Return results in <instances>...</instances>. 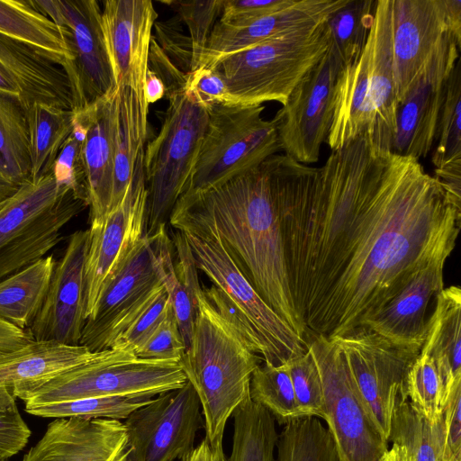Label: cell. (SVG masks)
I'll return each instance as SVG.
<instances>
[{
    "label": "cell",
    "instance_id": "obj_19",
    "mask_svg": "<svg viewBox=\"0 0 461 461\" xmlns=\"http://www.w3.org/2000/svg\"><path fill=\"white\" fill-rule=\"evenodd\" d=\"M23 461H131L124 423L112 419L57 418Z\"/></svg>",
    "mask_w": 461,
    "mask_h": 461
},
{
    "label": "cell",
    "instance_id": "obj_8",
    "mask_svg": "<svg viewBox=\"0 0 461 461\" xmlns=\"http://www.w3.org/2000/svg\"><path fill=\"white\" fill-rule=\"evenodd\" d=\"M264 109L262 104L208 108L207 126L182 195L223 183L281 149L276 123L263 118Z\"/></svg>",
    "mask_w": 461,
    "mask_h": 461
},
{
    "label": "cell",
    "instance_id": "obj_30",
    "mask_svg": "<svg viewBox=\"0 0 461 461\" xmlns=\"http://www.w3.org/2000/svg\"><path fill=\"white\" fill-rule=\"evenodd\" d=\"M56 261L46 256L0 281V318L28 330L47 296Z\"/></svg>",
    "mask_w": 461,
    "mask_h": 461
},
{
    "label": "cell",
    "instance_id": "obj_36",
    "mask_svg": "<svg viewBox=\"0 0 461 461\" xmlns=\"http://www.w3.org/2000/svg\"><path fill=\"white\" fill-rule=\"evenodd\" d=\"M377 0H348L326 21L329 51L339 72L360 57L372 27Z\"/></svg>",
    "mask_w": 461,
    "mask_h": 461
},
{
    "label": "cell",
    "instance_id": "obj_21",
    "mask_svg": "<svg viewBox=\"0 0 461 461\" xmlns=\"http://www.w3.org/2000/svg\"><path fill=\"white\" fill-rule=\"evenodd\" d=\"M0 94L26 111L36 103L72 110L63 68L32 47L0 33Z\"/></svg>",
    "mask_w": 461,
    "mask_h": 461
},
{
    "label": "cell",
    "instance_id": "obj_49",
    "mask_svg": "<svg viewBox=\"0 0 461 461\" xmlns=\"http://www.w3.org/2000/svg\"><path fill=\"white\" fill-rule=\"evenodd\" d=\"M185 347L172 306L163 321L134 350L137 357L149 360L179 362Z\"/></svg>",
    "mask_w": 461,
    "mask_h": 461
},
{
    "label": "cell",
    "instance_id": "obj_20",
    "mask_svg": "<svg viewBox=\"0 0 461 461\" xmlns=\"http://www.w3.org/2000/svg\"><path fill=\"white\" fill-rule=\"evenodd\" d=\"M348 0H296L283 10L243 24L215 23L199 67L213 68L221 59L268 40L314 27ZM198 67V68H199Z\"/></svg>",
    "mask_w": 461,
    "mask_h": 461
},
{
    "label": "cell",
    "instance_id": "obj_12",
    "mask_svg": "<svg viewBox=\"0 0 461 461\" xmlns=\"http://www.w3.org/2000/svg\"><path fill=\"white\" fill-rule=\"evenodd\" d=\"M323 392L325 420L339 461H378L389 447L372 422L336 343L323 336L307 342Z\"/></svg>",
    "mask_w": 461,
    "mask_h": 461
},
{
    "label": "cell",
    "instance_id": "obj_15",
    "mask_svg": "<svg viewBox=\"0 0 461 461\" xmlns=\"http://www.w3.org/2000/svg\"><path fill=\"white\" fill-rule=\"evenodd\" d=\"M339 69L329 49L301 78L273 118L285 154L302 164L319 160L333 120Z\"/></svg>",
    "mask_w": 461,
    "mask_h": 461
},
{
    "label": "cell",
    "instance_id": "obj_22",
    "mask_svg": "<svg viewBox=\"0 0 461 461\" xmlns=\"http://www.w3.org/2000/svg\"><path fill=\"white\" fill-rule=\"evenodd\" d=\"M446 261H436L418 272L386 304L366 319L367 328L391 343L420 353L427 335L426 312L430 299L443 287Z\"/></svg>",
    "mask_w": 461,
    "mask_h": 461
},
{
    "label": "cell",
    "instance_id": "obj_44",
    "mask_svg": "<svg viewBox=\"0 0 461 461\" xmlns=\"http://www.w3.org/2000/svg\"><path fill=\"white\" fill-rule=\"evenodd\" d=\"M406 397L431 424L441 421L443 387L433 359L420 351L411 363L406 377Z\"/></svg>",
    "mask_w": 461,
    "mask_h": 461
},
{
    "label": "cell",
    "instance_id": "obj_50",
    "mask_svg": "<svg viewBox=\"0 0 461 461\" xmlns=\"http://www.w3.org/2000/svg\"><path fill=\"white\" fill-rule=\"evenodd\" d=\"M184 90L206 109L214 104H230L226 84L214 68L199 67L190 71Z\"/></svg>",
    "mask_w": 461,
    "mask_h": 461
},
{
    "label": "cell",
    "instance_id": "obj_24",
    "mask_svg": "<svg viewBox=\"0 0 461 461\" xmlns=\"http://www.w3.org/2000/svg\"><path fill=\"white\" fill-rule=\"evenodd\" d=\"M116 88L87 109L75 113L85 127L82 156L90 208V222L110 209L114 176Z\"/></svg>",
    "mask_w": 461,
    "mask_h": 461
},
{
    "label": "cell",
    "instance_id": "obj_32",
    "mask_svg": "<svg viewBox=\"0 0 461 461\" xmlns=\"http://www.w3.org/2000/svg\"><path fill=\"white\" fill-rule=\"evenodd\" d=\"M0 33L32 47L60 67L68 58L59 27L31 0H0Z\"/></svg>",
    "mask_w": 461,
    "mask_h": 461
},
{
    "label": "cell",
    "instance_id": "obj_16",
    "mask_svg": "<svg viewBox=\"0 0 461 461\" xmlns=\"http://www.w3.org/2000/svg\"><path fill=\"white\" fill-rule=\"evenodd\" d=\"M89 230L73 232L53 271L43 305L27 330L33 340L78 346L86 323V262Z\"/></svg>",
    "mask_w": 461,
    "mask_h": 461
},
{
    "label": "cell",
    "instance_id": "obj_10",
    "mask_svg": "<svg viewBox=\"0 0 461 461\" xmlns=\"http://www.w3.org/2000/svg\"><path fill=\"white\" fill-rule=\"evenodd\" d=\"M59 29L68 51L61 68L70 87L72 111L80 113L116 88L95 0H31Z\"/></svg>",
    "mask_w": 461,
    "mask_h": 461
},
{
    "label": "cell",
    "instance_id": "obj_51",
    "mask_svg": "<svg viewBox=\"0 0 461 461\" xmlns=\"http://www.w3.org/2000/svg\"><path fill=\"white\" fill-rule=\"evenodd\" d=\"M153 36L162 50L184 73L191 71L192 44L189 36L183 34L179 23L171 19L155 22Z\"/></svg>",
    "mask_w": 461,
    "mask_h": 461
},
{
    "label": "cell",
    "instance_id": "obj_41",
    "mask_svg": "<svg viewBox=\"0 0 461 461\" xmlns=\"http://www.w3.org/2000/svg\"><path fill=\"white\" fill-rule=\"evenodd\" d=\"M154 397L141 395L87 398L59 403L25 406V411L42 418L81 417L122 420L139 407L149 402Z\"/></svg>",
    "mask_w": 461,
    "mask_h": 461
},
{
    "label": "cell",
    "instance_id": "obj_5",
    "mask_svg": "<svg viewBox=\"0 0 461 461\" xmlns=\"http://www.w3.org/2000/svg\"><path fill=\"white\" fill-rule=\"evenodd\" d=\"M186 382L180 361L141 359L133 352L109 348L14 395L25 406H34L87 398L156 396Z\"/></svg>",
    "mask_w": 461,
    "mask_h": 461
},
{
    "label": "cell",
    "instance_id": "obj_58",
    "mask_svg": "<svg viewBox=\"0 0 461 461\" xmlns=\"http://www.w3.org/2000/svg\"><path fill=\"white\" fill-rule=\"evenodd\" d=\"M181 461H215L212 451L209 446L208 441L203 439L197 447L185 457L180 459Z\"/></svg>",
    "mask_w": 461,
    "mask_h": 461
},
{
    "label": "cell",
    "instance_id": "obj_34",
    "mask_svg": "<svg viewBox=\"0 0 461 461\" xmlns=\"http://www.w3.org/2000/svg\"><path fill=\"white\" fill-rule=\"evenodd\" d=\"M70 189L60 186L52 173L24 183L0 202V247L53 208Z\"/></svg>",
    "mask_w": 461,
    "mask_h": 461
},
{
    "label": "cell",
    "instance_id": "obj_45",
    "mask_svg": "<svg viewBox=\"0 0 461 461\" xmlns=\"http://www.w3.org/2000/svg\"><path fill=\"white\" fill-rule=\"evenodd\" d=\"M224 0H171L170 6L186 25L192 44L191 71L199 67Z\"/></svg>",
    "mask_w": 461,
    "mask_h": 461
},
{
    "label": "cell",
    "instance_id": "obj_7",
    "mask_svg": "<svg viewBox=\"0 0 461 461\" xmlns=\"http://www.w3.org/2000/svg\"><path fill=\"white\" fill-rule=\"evenodd\" d=\"M157 136L144 149L147 235L168 222L190 176L208 122V109L184 89L174 92Z\"/></svg>",
    "mask_w": 461,
    "mask_h": 461
},
{
    "label": "cell",
    "instance_id": "obj_48",
    "mask_svg": "<svg viewBox=\"0 0 461 461\" xmlns=\"http://www.w3.org/2000/svg\"><path fill=\"white\" fill-rule=\"evenodd\" d=\"M31 434L13 390L0 386V461H7L23 450Z\"/></svg>",
    "mask_w": 461,
    "mask_h": 461
},
{
    "label": "cell",
    "instance_id": "obj_31",
    "mask_svg": "<svg viewBox=\"0 0 461 461\" xmlns=\"http://www.w3.org/2000/svg\"><path fill=\"white\" fill-rule=\"evenodd\" d=\"M32 159L25 112L0 94V202L31 180Z\"/></svg>",
    "mask_w": 461,
    "mask_h": 461
},
{
    "label": "cell",
    "instance_id": "obj_13",
    "mask_svg": "<svg viewBox=\"0 0 461 461\" xmlns=\"http://www.w3.org/2000/svg\"><path fill=\"white\" fill-rule=\"evenodd\" d=\"M140 155L122 202L103 219L90 222L86 262V321L101 295L147 235L148 191Z\"/></svg>",
    "mask_w": 461,
    "mask_h": 461
},
{
    "label": "cell",
    "instance_id": "obj_57",
    "mask_svg": "<svg viewBox=\"0 0 461 461\" xmlns=\"http://www.w3.org/2000/svg\"><path fill=\"white\" fill-rule=\"evenodd\" d=\"M443 5L449 27L461 41V0H443Z\"/></svg>",
    "mask_w": 461,
    "mask_h": 461
},
{
    "label": "cell",
    "instance_id": "obj_56",
    "mask_svg": "<svg viewBox=\"0 0 461 461\" xmlns=\"http://www.w3.org/2000/svg\"><path fill=\"white\" fill-rule=\"evenodd\" d=\"M166 94V88L161 78L148 68L144 83V97L149 105L160 100Z\"/></svg>",
    "mask_w": 461,
    "mask_h": 461
},
{
    "label": "cell",
    "instance_id": "obj_9",
    "mask_svg": "<svg viewBox=\"0 0 461 461\" xmlns=\"http://www.w3.org/2000/svg\"><path fill=\"white\" fill-rule=\"evenodd\" d=\"M460 49L443 0H392L393 78L399 104L422 77L446 81Z\"/></svg>",
    "mask_w": 461,
    "mask_h": 461
},
{
    "label": "cell",
    "instance_id": "obj_18",
    "mask_svg": "<svg viewBox=\"0 0 461 461\" xmlns=\"http://www.w3.org/2000/svg\"><path fill=\"white\" fill-rule=\"evenodd\" d=\"M157 17L150 0H107L102 10L104 43L116 86L130 87L142 97Z\"/></svg>",
    "mask_w": 461,
    "mask_h": 461
},
{
    "label": "cell",
    "instance_id": "obj_38",
    "mask_svg": "<svg viewBox=\"0 0 461 461\" xmlns=\"http://www.w3.org/2000/svg\"><path fill=\"white\" fill-rule=\"evenodd\" d=\"M387 442L402 447L410 461H441V421L431 424L408 400H401L392 418Z\"/></svg>",
    "mask_w": 461,
    "mask_h": 461
},
{
    "label": "cell",
    "instance_id": "obj_42",
    "mask_svg": "<svg viewBox=\"0 0 461 461\" xmlns=\"http://www.w3.org/2000/svg\"><path fill=\"white\" fill-rule=\"evenodd\" d=\"M171 309L162 282L156 285L114 331L109 348L134 350L163 321Z\"/></svg>",
    "mask_w": 461,
    "mask_h": 461
},
{
    "label": "cell",
    "instance_id": "obj_25",
    "mask_svg": "<svg viewBox=\"0 0 461 461\" xmlns=\"http://www.w3.org/2000/svg\"><path fill=\"white\" fill-rule=\"evenodd\" d=\"M95 354L81 345L32 339L0 354V386L11 388L15 394L89 360Z\"/></svg>",
    "mask_w": 461,
    "mask_h": 461
},
{
    "label": "cell",
    "instance_id": "obj_14",
    "mask_svg": "<svg viewBox=\"0 0 461 461\" xmlns=\"http://www.w3.org/2000/svg\"><path fill=\"white\" fill-rule=\"evenodd\" d=\"M202 420L198 396L188 381L156 395L123 422L131 461L182 459L194 448Z\"/></svg>",
    "mask_w": 461,
    "mask_h": 461
},
{
    "label": "cell",
    "instance_id": "obj_29",
    "mask_svg": "<svg viewBox=\"0 0 461 461\" xmlns=\"http://www.w3.org/2000/svg\"><path fill=\"white\" fill-rule=\"evenodd\" d=\"M149 106L145 98L131 88L124 86H117L114 176L109 212L123 199L131 184L136 162L144 151L148 133Z\"/></svg>",
    "mask_w": 461,
    "mask_h": 461
},
{
    "label": "cell",
    "instance_id": "obj_53",
    "mask_svg": "<svg viewBox=\"0 0 461 461\" xmlns=\"http://www.w3.org/2000/svg\"><path fill=\"white\" fill-rule=\"evenodd\" d=\"M461 387L456 388L443 406L441 461H461Z\"/></svg>",
    "mask_w": 461,
    "mask_h": 461
},
{
    "label": "cell",
    "instance_id": "obj_27",
    "mask_svg": "<svg viewBox=\"0 0 461 461\" xmlns=\"http://www.w3.org/2000/svg\"><path fill=\"white\" fill-rule=\"evenodd\" d=\"M87 203L67 191L56 205L0 247V281L38 261L62 239L61 230Z\"/></svg>",
    "mask_w": 461,
    "mask_h": 461
},
{
    "label": "cell",
    "instance_id": "obj_54",
    "mask_svg": "<svg viewBox=\"0 0 461 461\" xmlns=\"http://www.w3.org/2000/svg\"><path fill=\"white\" fill-rule=\"evenodd\" d=\"M148 68L155 72L163 81L166 88L165 95L184 89L187 74L184 73L159 47L154 37H151Z\"/></svg>",
    "mask_w": 461,
    "mask_h": 461
},
{
    "label": "cell",
    "instance_id": "obj_26",
    "mask_svg": "<svg viewBox=\"0 0 461 461\" xmlns=\"http://www.w3.org/2000/svg\"><path fill=\"white\" fill-rule=\"evenodd\" d=\"M446 81L422 77L399 104L392 152L427 158L436 144Z\"/></svg>",
    "mask_w": 461,
    "mask_h": 461
},
{
    "label": "cell",
    "instance_id": "obj_1",
    "mask_svg": "<svg viewBox=\"0 0 461 461\" xmlns=\"http://www.w3.org/2000/svg\"><path fill=\"white\" fill-rule=\"evenodd\" d=\"M277 200L296 312L328 339L446 261L460 230L461 208L420 160L376 150L363 134L321 167L286 157Z\"/></svg>",
    "mask_w": 461,
    "mask_h": 461
},
{
    "label": "cell",
    "instance_id": "obj_43",
    "mask_svg": "<svg viewBox=\"0 0 461 461\" xmlns=\"http://www.w3.org/2000/svg\"><path fill=\"white\" fill-rule=\"evenodd\" d=\"M155 233L158 239L162 284L168 294L172 310L186 350L190 346L194 330L195 301L175 270L173 245L166 225L160 226Z\"/></svg>",
    "mask_w": 461,
    "mask_h": 461
},
{
    "label": "cell",
    "instance_id": "obj_60",
    "mask_svg": "<svg viewBox=\"0 0 461 461\" xmlns=\"http://www.w3.org/2000/svg\"><path fill=\"white\" fill-rule=\"evenodd\" d=\"M404 461H410V459H409V457H408V456H407L406 451H405V457H404Z\"/></svg>",
    "mask_w": 461,
    "mask_h": 461
},
{
    "label": "cell",
    "instance_id": "obj_52",
    "mask_svg": "<svg viewBox=\"0 0 461 461\" xmlns=\"http://www.w3.org/2000/svg\"><path fill=\"white\" fill-rule=\"evenodd\" d=\"M296 0H224L218 19L225 24H243L283 10Z\"/></svg>",
    "mask_w": 461,
    "mask_h": 461
},
{
    "label": "cell",
    "instance_id": "obj_46",
    "mask_svg": "<svg viewBox=\"0 0 461 461\" xmlns=\"http://www.w3.org/2000/svg\"><path fill=\"white\" fill-rule=\"evenodd\" d=\"M287 365L296 403L302 416L317 417L325 421L327 414L321 382L307 347L303 354L290 360Z\"/></svg>",
    "mask_w": 461,
    "mask_h": 461
},
{
    "label": "cell",
    "instance_id": "obj_37",
    "mask_svg": "<svg viewBox=\"0 0 461 461\" xmlns=\"http://www.w3.org/2000/svg\"><path fill=\"white\" fill-rule=\"evenodd\" d=\"M276 461H339L333 438L321 419L303 416L278 434Z\"/></svg>",
    "mask_w": 461,
    "mask_h": 461
},
{
    "label": "cell",
    "instance_id": "obj_55",
    "mask_svg": "<svg viewBox=\"0 0 461 461\" xmlns=\"http://www.w3.org/2000/svg\"><path fill=\"white\" fill-rule=\"evenodd\" d=\"M32 340L27 330H20L0 318V354L16 349Z\"/></svg>",
    "mask_w": 461,
    "mask_h": 461
},
{
    "label": "cell",
    "instance_id": "obj_2",
    "mask_svg": "<svg viewBox=\"0 0 461 461\" xmlns=\"http://www.w3.org/2000/svg\"><path fill=\"white\" fill-rule=\"evenodd\" d=\"M285 159L272 155L223 183L180 196L170 217L211 228L263 300L307 341L290 289L278 209Z\"/></svg>",
    "mask_w": 461,
    "mask_h": 461
},
{
    "label": "cell",
    "instance_id": "obj_4",
    "mask_svg": "<svg viewBox=\"0 0 461 461\" xmlns=\"http://www.w3.org/2000/svg\"><path fill=\"white\" fill-rule=\"evenodd\" d=\"M168 223L185 235L198 270L237 307L264 362L283 365L306 351L307 341L263 300L211 228L173 216Z\"/></svg>",
    "mask_w": 461,
    "mask_h": 461
},
{
    "label": "cell",
    "instance_id": "obj_3",
    "mask_svg": "<svg viewBox=\"0 0 461 461\" xmlns=\"http://www.w3.org/2000/svg\"><path fill=\"white\" fill-rule=\"evenodd\" d=\"M195 306L191 343L180 364L198 396L214 460L225 461L226 423L249 397L251 375L261 357L208 301L203 288L195 294Z\"/></svg>",
    "mask_w": 461,
    "mask_h": 461
},
{
    "label": "cell",
    "instance_id": "obj_33",
    "mask_svg": "<svg viewBox=\"0 0 461 461\" xmlns=\"http://www.w3.org/2000/svg\"><path fill=\"white\" fill-rule=\"evenodd\" d=\"M25 112L32 159L31 180L51 172L65 141L72 132V110L36 103Z\"/></svg>",
    "mask_w": 461,
    "mask_h": 461
},
{
    "label": "cell",
    "instance_id": "obj_6",
    "mask_svg": "<svg viewBox=\"0 0 461 461\" xmlns=\"http://www.w3.org/2000/svg\"><path fill=\"white\" fill-rule=\"evenodd\" d=\"M326 21L234 53L211 68L226 84L229 105L270 101L283 105L301 78L328 50Z\"/></svg>",
    "mask_w": 461,
    "mask_h": 461
},
{
    "label": "cell",
    "instance_id": "obj_28",
    "mask_svg": "<svg viewBox=\"0 0 461 461\" xmlns=\"http://www.w3.org/2000/svg\"><path fill=\"white\" fill-rule=\"evenodd\" d=\"M421 352L434 361L443 387V402L461 387V290L443 288L436 295V306L428 321ZM444 406V405H443Z\"/></svg>",
    "mask_w": 461,
    "mask_h": 461
},
{
    "label": "cell",
    "instance_id": "obj_40",
    "mask_svg": "<svg viewBox=\"0 0 461 461\" xmlns=\"http://www.w3.org/2000/svg\"><path fill=\"white\" fill-rule=\"evenodd\" d=\"M249 397L267 409L281 425L303 417L296 403L287 363L279 366L260 364L251 375Z\"/></svg>",
    "mask_w": 461,
    "mask_h": 461
},
{
    "label": "cell",
    "instance_id": "obj_39",
    "mask_svg": "<svg viewBox=\"0 0 461 461\" xmlns=\"http://www.w3.org/2000/svg\"><path fill=\"white\" fill-rule=\"evenodd\" d=\"M461 59L446 80L439 113L436 147L431 162L435 169L461 167Z\"/></svg>",
    "mask_w": 461,
    "mask_h": 461
},
{
    "label": "cell",
    "instance_id": "obj_47",
    "mask_svg": "<svg viewBox=\"0 0 461 461\" xmlns=\"http://www.w3.org/2000/svg\"><path fill=\"white\" fill-rule=\"evenodd\" d=\"M84 137V124L75 114L72 132L65 141L51 171L60 186L70 189L88 205L86 176L82 156Z\"/></svg>",
    "mask_w": 461,
    "mask_h": 461
},
{
    "label": "cell",
    "instance_id": "obj_11",
    "mask_svg": "<svg viewBox=\"0 0 461 461\" xmlns=\"http://www.w3.org/2000/svg\"><path fill=\"white\" fill-rule=\"evenodd\" d=\"M330 339L341 352L369 418L387 441L394 410L401 400H407L408 370L420 353L400 348L365 327Z\"/></svg>",
    "mask_w": 461,
    "mask_h": 461
},
{
    "label": "cell",
    "instance_id": "obj_35",
    "mask_svg": "<svg viewBox=\"0 0 461 461\" xmlns=\"http://www.w3.org/2000/svg\"><path fill=\"white\" fill-rule=\"evenodd\" d=\"M232 417L231 450L225 461H276L278 434L272 414L248 397Z\"/></svg>",
    "mask_w": 461,
    "mask_h": 461
},
{
    "label": "cell",
    "instance_id": "obj_23",
    "mask_svg": "<svg viewBox=\"0 0 461 461\" xmlns=\"http://www.w3.org/2000/svg\"><path fill=\"white\" fill-rule=\"evenodd\" d=\"M371 82L370 122L365 136L376 150L392 152L399 104L393 78L392 0H377L366 43Z\"/></svg>",
    "mask_w": 461,
    "mask_h": 461
},
{
    "label": "cell",
    "instance_id": "obj_59",
    "mask_svg": "<svg viewBox=\"0 0 461 461\" xmlns=\"http://www.w3.org/2000/svg\"><path fill=\"white\" fill-rule=\"evenodd\" d=\"M405 449L395 444H392L378 461H404Z\"/></svg>",
    "mask_w": 461,
    "mask_h": 461
},
{
    "label": "cell",
    "instance_id": "obj_17",
    "mask_svg": "<svg viewBox=\"0 0 461 461\" xmlns=\"http://www.w3.org/2000/svg\"><path fill=\"white\" fill-rule=\"evenodd\" d=\"M161 282L157 234L146 235L104 290L86 321L79 345L91 352L109 349L116 329Z\"/></svg>",
    "mask_w": 461,
    "mask_h": 461
}]
</instances>
